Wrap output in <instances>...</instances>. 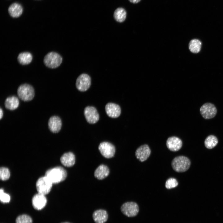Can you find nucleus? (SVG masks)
<instances>
[{
	"instance_id": "nucleus-1",
	"label": "nucleus",
	"mask_w": 223,
	"mask_h": 223,
	"mask_svg": "<svg viewBox=\"0 0 223 223\" xmlns=\"http://www.w3.org/2000/svg\"><path fill=\"white\" fill-rule=\"evenodd\" d=\"M67 172L64 168L57 166L47 170L45 176L53 183H58L64 180L67 177Z\"/></svg>"
},
{
	"instance_id": "nucleus-2",
	"label": "nucleus",
	"mask_w": 223,
	"mask_h": 223,
	"mask_svg": "<svg viewBox=\"0 0 223 223\" xmlns=\"http://www.w3.org/2000/svg\"><path fill=\"white\" fill-rule=\"evenodd\" d=\"M171 164L173 169L175 171L182 173L189 169L190 165V161L187 157L180 155L174 158L171 162Z\"/></svg>"
},
{
	"instance_id": "nucleus-3",
	"label": "nucleus",
	"mask_w": 223,
	"mask_h": 223,
	"mask_svg": "<svg viewBox=\"0 0 223 223\" xmlns=\"http://www.w3.org/2000/svg\"><path fill=\"white\" fill-rule=\"evenodd\" d=\"M17 93L19 97L24 101L31 100L35 95L33 87L31 85L27 84L20 85L18 88Z\"/></svg>"
},
{
	"instance_id": "nucleus-4",
	"label": "nucleus",
	"mask_w": 223,
	"mask_h": 223,
	"mask_svg": "<svg viewBox=\"0 0 223 223\" xmlns=\"http://www.w3.org/2000/svg\"><path fill=\"white\" fill-rule=\"evenodd\" d=\"M62 58L58 53L51 52L48 53L45 57L44 62L47 67L54 68L58 67L62 62Z\"/></svg>"
},
{
	"instance_id": "nucleus-5",
	"label": "nucleus",
	"mask_w": 223,
	"mask_h": 223,
	"mask_svg": "<svg viewBox=\"0 0 223 223\" xmlns=\"http://www.w3.org/2000/svg\"><path fill=\"white\" fill-rule=\"evenodd\" d=\"M53 183L45 176L39 178L36 183L38 193L45 195L50 191Z\"/></svg>"
},
{
	"instance_id": "nucleus-6",
	"label": "nucleus",
	"mask_w": 223,
	"mask_h": 223,
	"mask_svg": "<svg viewBox=\"0 0 223 223\" xmlns=\"http://www.w3.org/2000/svg\"><path fill=\"white\" fill-rule=\"evenodd\" d=\"M120 210L124 215L128 217L136 216L139 211L138 204L134 202H127L123 203L120 207Z\"/></svg>"
},
{
	"instance_id": "nucleus-7",
	"label": "nucleus",
	"mask_w": 223,
	"mask_h": 223,
	"mask_svg": "<svg viewBox=\"0 0 223 223\" xmlns=\"http://www.w3.org/2000/svg\"><path fill=\"white\" fill-rule=\"evenodd\" d=\"M200 114L204 119H209L214 118L216 115L217 110L214 104L207 103L203 104L200 109Z\"/></svg>"
},
{
	"instance_id": "nucleus-8",
	"label": "nucleus",
	"mask_w": 223,
	"mask_h": 223,
	"mask_svg": "<svg viewBox=\"0 0 223 223\" xmlns=\"http://www.w3.org/2000/svg\"><path fill=\"white\" fill-rule=\"evenodd\" d=\"M91 84L90 76L86 74H82L77 78L76 83L77 88L81 92L86 91L90 87Z\"/></svg>"
},
{
	"instance_id": "nucleus-9",
	"label": "nucleus",
	"mask_w": 223,
	"mask_h": 223,
	"mask_svg": "<svg viewBox=\"0 0 223 223\" xmlns=\"http://www.w3.org/2000/svg\"><path fill=\"white\" fill-rule=\"evenodd\" d=\"M98 150L101 154L107 158L113 157L116 151L114 146L112 143L107 142H101L99 145Z\"/></svg>"
},
{
	"instance_id": "nucleus-10",
	"label": "nucleus",
	"mask_w": 223,
	"mask_h": 223,
	"mask_svg": "<svg viewBox=\"0 0 223 223\" xmlns=\"http://www.w3.org/2000/svg\"><path fill=\"white\" fill-rule=\"evenodd\" d=\"M84 115L87 121L94 124L99 120V115L97 109L93 106H87L84 110Z\"/></svg>"
},
{
	"instance_id": "nucleus-11",
	"label": "nucleus",
	"mask_w": 223,
	"mask_h": 223,
	"mask_svg": "<svg viewBox=\"0 0 223 223\" xmlns=\"http://www.w3.org/2000/svg\"><path fill=\"white\" fill-rule=\"evenodd\" d=\"M151 149L147 144L142 145L138 147L135 152V155L140 161L142 162L147 160L151 154Z\"/></svg>"
},
{
	"instance_id": "nucleus-12",
	"label": "nucleus",
	"mask_w": 223,
	"mask_h": 223,
	"mask_svg": "<svg viewBox=\"0 0 223 223\" xmlns=\"http://www.w3.org/2000/svg\"><path fill=\"white\" fill-rule=\"evenodd\" d=\"M166 145L170 151H177L181 148L182 142L179 138L176 136H172L168 138Z\"/></svg>"
},
{
	"instance_id": "nucleus-13",
	"label": "nucleus",
	"mask_w": 223,
	"mask_h": 223,
	"mask_svg": "<svg viewBox=\"0 0 223 223\" xmlns=\"http://www.w3.org/2000/svg\"><path fill=\"white\" fill-rule=\"evenodd\" d=\"M45 195L38 193L35 195L32 199V204L34 208L37 210L43 208L47 203Z\"/></svg>"
},
{
	"instance_id": "nucleus-14",
	"label": "nucleus",
	"mask_w": 223,
	"mask_h": 223,
	"mask_svg": "<svg viewBox=\"0 0 223 223\" xmlns=\"http://www.w3.org/2000/svg\"><path fill=\"white\" fill-rule=\"evenodd\" d=\"M105 110L107 115L112 118H117L121 114L120 107L118 105L115 103H107L105 106Z\"/></svg>"
},
{
	"instance_id": "nucleus-15",
	"label": "nucleus",
	"mask_w": 223,
	"mask_h": 223,
	"mask_svg": "<svg viewBox=\"0 0 223 223\" xmlns=\"http://www.w3.org/2000/svg\"><path fill=\"white\" fill-rule=\"evenodd\" d=\"M62 125V120L58 116H52L49 120L48 128L53 133L59 132L61 128Z\"/></svg>"
},
{
	"instance_id": "nucleus-16",
	"label": "nucleus",
	"mask_w": 223,
	"mask_h": 223,
	"mask_svg": "<svg viewBox=\"0 0 223 223\" xmlns=\"http://www.w3.org/2000/svg\"><path fill=\"white\" fill-rule=\"evenodd\" d=\"M92 218L95 223H105L108 219V215L106 210L99 209L93 212Z\"/></svg>"
},
{
	"instance_id": "nucleus-17",
	"label": "nucleus",
	"mask_w": 223,
	"mask_h": 223,
	"mask_svg": "<svg viewBox=\"0 0 223 223\" xmlns=\"http://www.w3.org/2000/svg\"><path fill=\"white\" fill-rule=\"evenodd\" d=\"M60 160L64 166L67 167H71L75 164V157L73 153L69 152L64 154L61 156Z\"/></svg>"
},
{
	"instance_id": "nucleus-18",
	"label": "nucleus",
	"mask_w": 223,
	"mask_h": 223,
	"mask_svg": "<svg viewBox=\"0 0 223 223\" xmlns=\"http://www.w3.org/2000/svg\"><path fill=\"white\" fill-rule=\"evenodd\" d=\"M109 170L107 166L101 164L96 169L94 172L95 177L98 180L103 179L109 174Z\"/></svg>"
},
{
	"instance_id": "nucleus-19",
	"label": "nucleus",
	"mask_w": 223,
	"mask_h": 223,
	"mask_svg": "<svg viewBox=\"0 0 223 223\" xmlns=\"http://www.w3.org/2000/svg\"><path fill=\"white\" fill-rule=\"evenodd\" d=\"M19 102L18 98L14 96L7 97L5 101V107L11 110L17 108L19 105Z\"/></svg>"
},
{
	"instance_id": "nucleus-20",
	"label": "nucleus",
	"mask_w": 223,
	"mask_h": 223,
	"mask_svg": "<svg viewBox=\"0 0 223 223\" xmlns=\"http://www.w3.org/2000/svg\"><path fill=\"white\" fill-rule=\"evenodd\" d=\"M8 12L10 15L14 18L20 16L23 12V8L20 5L14 3L11 5L8 8Z\"/></svg>"
},
{
	"instance_id": "nucleus-21",
	"label": "nucleus",
	"mask_w": 223,
	"mask_h": 223,
	"mask_svg": "<svg viewBox=\"0 0 223 223\" xmlns=\"http://www.w3.org/2000/svg\"><path fill=\"white\" fill-rule=\"evenodd\" d=\"M17 59L20 63L22 65H27L31 62L33 56L30 53L25 52L20 53Z\"/></svg>"
},
{
	"instance_id": "nucleus-22",
	"label": "nucleus",
	"mask_w": 223,
	"mask_h": 223,
	"mask_svg": "<svg viewBox=\"0 0 223 223\" xmlns=\"http://www.w3.org/2000/svg\"><path fill=\"white\" fill-rule=\"evenodd\" d=\"M126 11L122 7H119L114 11L113 16L117 22H122L125 20L126 17Z\"/></svg>"
},
{
	"instance_id": "nucleus-23",
	"label": "nucleus",
	"mask_w": 223,
	"mask_h": 223,
	"mask_svg": "<svg viewBox=\"0 0 223 223\" xmlns=\"http://www.w3.org/2000/svg\"><path fill=\"white\" fill-rule=\"evenodd\" d=\"M201 45L202 42L199 40L196 39H193L189 43V48L191 52L197 53L201 50Z\"/></svg>"
},
{
	"instance_id": "nucleus-24",
	"label": "nucleus",
	"mask_w": 223,
	"mask_h": 223,
	"mask_svg": "<svg viewBox=\"0 0 223 223\" xmlns=\"http://www.w3.org/2000/svg\"><path fill=\"white\" fill-rule=\"evenodd\" d=\"M218 143V140L216 137L213 135L208 136L204 141L205 147L209 149H211L215 147Z\"/></svg>"
},
{
	"instance_id": "nucleus-25",
	"label": "nucleus",
	"mask_w": 223,
	"mask_h": 223,
	"mask_svg": "<svg viewBox=\"0 0 223 223\" xmlns=\"http://www.w3.org/2000/svg\"><path fill=\"white\" fill-rule=\"evenodd\" d=\"M16 223H32V218L27 214H22L18 216L15 220Z\"/></svg>"
},
{
	"instance_id": "nucleus-26",
	"label": "nucleus",
	"mask_w": 223,
	"mask_h": 223,
	"mask_svg": "<svg viewBox=\"0 0 223 223\" xmlns=\"http://www.w3.org/2000/svg\"><path fill=\"white\" fill-rule=\"evenodd\" d=\"M10 173L9 169L6 167H2L0 169V178L2 181L8 180L10 177Z\"/></svg>"
},
{
	"instance_id": "nucleus-27",
	"label": "nucleus",
	"mask_w": 223,
	"mask_h": 223,
	"mask_svg": "<svg viewBox=\"0 0 223 223\" xmlns=\"http://www.w3.org/2000/svg\"><path fill=\"white\" fill-rule=\"evenodd\" d=\"M178 185L177 180L174 178L171 177L166 181L165 187L167 189H171L177 187Z\"/></svg>"
},
{
	"instance_id": "nucleus-28",
	"label": "nucleus",
	"mask_w": 223,
	"mask_h": 223,
	"mask_svg": "<svg viewBox=\"0 0 223 223\" xmlns=\"http://www.w3.org/2000/svg\"><path fill=\"white\" fill-rule=\"evenodd\" d=\"M0 199L1 201L3 203H9L10 200V196L5 193L2 189H1L0 190Z\"/></svg>"
},
{
	"instance_id": "nucleus-29",
	"label": "nucleus",
	"mask_w": 223,
	"mask_h": 223,
	"mask_svg": "<svg viewBox=\"0 0 223 223\" xmlns=\"http://www.w3.org/2000/svg\"><path fill=\"white\" fill-rule=\"evenodd\" d=\"M141 0H129L131 2L133 3H137L139 2Z\"/></svg>"
},
{
	"instance_id": "nucleus-30",
	"label": "nucleus",
	"mask_w": 223,
	"mask_h": 223,
	"mask_svg": "<svg viewBox=\"0 0 223 223\" xmlns=\"http://www.w3.org/2000/svg\"><path fill=\"white\" fill-rule=\"evenodd\" d=\"M0 119H1L2 118V117L3 115V110L1 108H0Z\"/></svg>"
},
{
	"instance_id": "nucleus-31",
	"label": "nucleus",
	"mask_w": 223,
	"mask_h": 223,
	"mask_svg": "<svg viewBox=\"0 0 223 223\" xmlns=\"http://www.w3.org/2000/svg\"><path fill=\"white\" fill-rule=\"evenodd\" d=\"M61 223H71V222H68V221H65V222H62Z\"/></svg>"
}]
</instances>
